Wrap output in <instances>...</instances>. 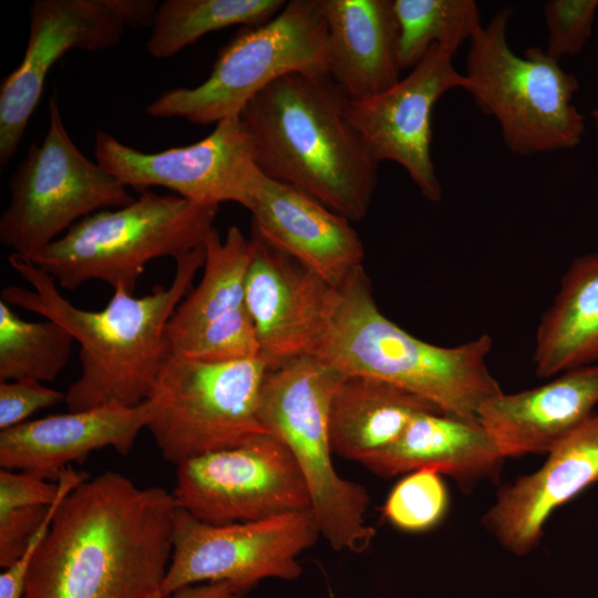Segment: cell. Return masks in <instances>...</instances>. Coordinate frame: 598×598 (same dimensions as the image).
Returning a JSON list of instances; mask_svg holds the SVG:
<instances>
[{"instance_id": "cell-1", "label": "cell", "mask_w": 598, "mask_h": 598, "mask_svg": "<svg viewBox=\"0 0 598 598\" xmlns=\"http://www.w3.org/2000/svg\"><path fill=\"white\" fill-rule=\"evenodd\" d=\"M173 493L105 472L59 505L23 598H153L172 556Z\"/></svg>"}, {"instance_id": "cell-2", "label": "cell", "mask_w": 598, "mask_h": 598, "mask_svg": "<svg viewBox=\"0 0 598 598\" xmlns=\"http://www.w3.org/2000/svg\"><path fill=\"white\" fill-rule=\"evenodd\" d=\"M175 261V275L167 287L156 285L142 297L116 288L102 310L91 311L64 298L55 279L32 260L13 252L8 256L10 267L30 288L7 286L1 299L59 322L80 344L81 374L65 393L69 411L107 403L133 408L151 396L168 353L167 323L204 266L205 246L179 255Z\"/></svg>"}, {"instance_id": "cell-3", "label": "cell", "mask_w": 598, "mask_h": 598, "mask_svg": "<svg viewBox=\"0 0 598 598\" xmlns=\"http://www.w3.org/2000/svg\"><path fill=\"white\" fill-rule=\"evenodd\" d=\"M348 97L328 74L289 73L240 113L259 169L350 221L369 212L377 163L347 116Z\"/></svg>"}, {"instance_id": "cell-4", "label": "cell", "mask_w": 598, "mask_h": 598, "mask_svg": "<svg viewBox=\"0 0 598 598\" xmlns=\"http://www.w3.org/2000/svg\"><path fill=\"white\" fill-rule=\"evenodd\" d=\"M488 334L455 347L420 340L378 308L363 270L341 287L313 357L342 375L380 379L417 394L444 413L477 419L482 405L502 393L486 365Z\"/></svg>"}, {"instance_id": "cell-5", "label": "cell", "mask_w": 598, "mask_h": 598, "mask_svg": "<svg viewBox=\"0 0 598 598\" xmlns=\"http://www.w3.org/2000/svg\"><path fill=\"white\" fill-rule=\"evenodd\" d=\"M344 378L317 357H300L268 369L259 417L266 431L286 444L307 485L320 535L334 550L361 553L375 529L367 523L370 496L333 465L329 411Z\"/></svg>"}, {"instance_id": "cell-6", "label": "cell", "mask_w": 598, "mask_h": 598, "mask_svg": "<svg viewBox=\"0 0 598 598\" xmlns=\"http://www.w3.org/2000/svg\"><path fill=\"white\" fill-rule=\"evenodd\" d=\"M218 208L146 190L126 206L84 217L30 260L70 291L101 280L134 295L150 261L204 245Z\"/></svg>"}, {"instance_id": "cell-7", "label": "cell", "mask_w": 598, "mask_h": 598, "mask_svg": "<svg viewBox=\"0 0 598 598\" xmlns=\"http://www.w3.org/2000/svg\"><path fill=\"white\" fill-rule=\"evenodd\" d=\"M511 16V8L497 11L470 41L463 90L497 121L512 153L532 156L573 148L586 128L573 104L578 81L540 48L516 54L507 40Z\"/></svg>"}, {"instance_id": "cell-8", "label": "cell", "mask_w": 598, "mask_h": 598, "mask_svg": "<svg viewBox=\"0 0 598 598\" xmlns=\"http://www.w3.org/2000/svg\"><path fill=\"white\" fill-rule=\"evenodd\" d=\"M297 72L328 74L327 25L320 0L287 1L269 21L244 27L220 49L204 82L162 93L146 113L217 124L240 115L260 91Z\"/></svg>"}, {"instance_id": "cell-9", "label": "cell", "mask_w": 598, "mask_h": 598, "mask_svg": "<svg viewBox=\"0 0 598 598\" xmlns=\"http://www.w3.org/2000/svg\"><path fill=\"white\" fill-rule=\"evenodd\" d=\"M268 369L260 355L206 361L167 353L146 426L164 460L178 466L268 433L259 417Z\"/></svg>"}, {"instance_id": "cell-10", "label": "cell", "mask_w": 598, "mask_h": 598, "mask_svg": "<svg viewBox=\"0 0 598 598\" xmlns=\"http://www.w3.org/2000/svg\"><path fill=\"white\" fill-rule=\"evenodd\" d=\"M9 187L10 200L0 218V241L29 259L84 217L135 199L125 185L73 143L55 96L49 102V125L42 143L30 145Z\"/></svg>"}, {"instance_id": "cell-11", "label": "cell", "mask_w": 598, "mask_h": 598, "mask_svg": "<svg viewBox=\"0 0 598 598\" xmlns=\"http://www.w3.org/2000/svg\"><path fill=\"white\" fill-rule=\"evenodd\" d=\"M312 511L214 525L177 506L162 595L203 582H227L246 595L266 579L296 580L299 557L319 539Z\"/></svg>"}, {"instance_id": "cell-12", "label": "cell", "mask_w": 598, "mask_h": 598, "mask_svg": "<svg viewBox=\"0 0 598 598\" xmlns=\"http://www.w3.org/2000/svg\"><path fill=\"white\" fill-rule=\"evenodd\" d=\"M154 0H35L20 64L0 86V165L14 156L54 63L70 50L103 51L152 27Z\"/></svg>"}, {"instance_id": "cell-13", "label": "cell", "mask_w": 598, "mask_h": 598, "mask_svg": "<svg viewBox=\"0 0 598 598\" xmlns=\"http://www.w3.org/2000/svg\"><path fill=\"white\" fill-rule=\"evenodd\" d=\"M173 495L179 508L214 525L311 509L292 454L270 433L179 464Z\"/></svg>"}, {"instance_id": "cell-14", "label": "cell", "mask_w": 598, "mask_h": 598, "mask_svg": "<svg viewBox=\"0 0 598 598\" xmlns=\"http://www.w3.org/2000/svg\"><path fill=\"white\" fill-rule=\"evenodd\" d=\"M94 155L102 168L141 194L159 186L215 205L233 202L248 208L261 175L252 138L239 115L218 122L194 144L156 153L137 151L96 130Z\"/></svg>"}, {"instance_id": "cell-15", "label": "cell", "mask_w": 598, "mask_h": 598, "mask_svg": "<svg viewBox=\"0 0 598 598\" xmlns=\"http://www.w3.org/2000/svg\"><path fill=\"white\" fill-rule=\"evenodd\" d=\"M454 55L450 49L433 44L393 86L347 103V116L370 156L377 163L392 161L401 165L432 203L442 198L431 154L432 111L446 92L464 86V75L453 63Z\"/></svg>"}, {"instance_id": "cell-16", "label": "cell", "mask_w": 598, "mask_h": 598, "mask_svg": "<svg viewBox=\"0 0 598 598\" xmlns=\"http://www.w3.org/2000/svg\"><path fill=\"white\" fill-rule=\"evenodd\" d=\"M204 246L202 279L167 323V352L206 361L259 355L246 302L250 238H245L237 226H231L221 239L214 228Z\"/></svg>"}, {"instance_id": "cell-17", "label": "cell", "mask_w": 598, "mask_h": 598, "mask_svg": "<svg viewBox=\"0 0 598 598\" xmlns=\"http://www.w3.org/2000/svg\"><path fill=\"white\" fill-rule=\"evenodd\" d=\"M246 302L259 355L269 369L313 357L328 328L338 288L268 243L251 227Z\"/></svg>"}, {"instance_id": "cell-18", "label": "cell", "mask_w": 598, "mask_h": 598, "mask_svg": "<svg viewBox=\"0 0 598 598\" xmlns=\"http://www.w3.org/2000/svg\"><path fill=\"white\" fill-rule=\"evenodd\" d=\"M268 243L339 288L362 269L364 249L351 221L262 172L248 208Z\"/></svg>"}, {"instance_id": "cell-19", "label": "cell", "mask_w": 598, "mask_h": 598, "mask_svg": "<svg viewBox=\"0 0 598 598\" xmlns=\"http://www.w3.org/2000/svg\"><path fill=\"white\" fill-rule=\"evenodd\" d=\"M154 411V401L147 399L133 408L107 403L25 421L0 432V466L49 481L104 447L126 455Z\"/></svg>"}, {"instance_id": "cell-20", "label": "cell", "mask_w": 598, "mask_h": 598, "mask_svg": "<svg viewBox=\"0 0 598 598\" xmlns=\"http://www.w3.org/2000/svg\"><path fill=\"white\" fill-rule=\"evenodd\" d=\"M598 482V414L592 413L549 452L536 472L499 489L483 523L508 551L525 555L551 513Z\"/></svg>"}, {"instance_id": "cell-21", "label": "cell", "mask_w": 598, "mask_h": 598, "mask_svg": "<svg viewBox=\"0 0 598 598\" xmlns=\"http://www.w3.org/2000/svg\"><path fill=\"white\" fill-rule=\"evenodd\" d=\"M598 403V364L563 372L546 384L501 393L485 402L477 420L505 457L548 453Z\"/></svg>"}, {"instance_id": "cell-22", "label": "cell", "mask_w": 598, "mask_h": 598, "mask_svg": "<svg viewBox=\"0 0 598 598\" xmlns=\"http://www.w3.org/2000/svg\"><path fill=\"white\" fill-rule=\"evenodd\" d=\"M328 74L349 100L378 95L401 80L393 0H320Z\"/></svg>"}, {"instance_id": "cell-23", "label": "cell", "mask_w": 598, "mask_h": 598, "mask_svg": "<svg viewBox=\"0 0 598 598\" xmlns=\"http://www.w3.org/2000/svg\"><path fill=\"white\" fill-rule=\"evenodd\" d=\"M505 458L477 419L430 411L414 416L392 445L362 465L382 477L429 470L471 485L496 478Z\"/></svg>"}, {"instance_id": "cell-24", "label": "cell", "mask_w": 598, "mask_h": 598, "mask_svg": "<svg viewBox=\"0 0 598 598\" xmlns=\"http://www.w3.org/2000/svg\"><path fill=\"white\" fill-rule=\"evenodd\" d=\"M440 411L435 404L390 382L364 375L344 377L329 411L332 451L363 464L392 445L414 416Z\"/></svg>"}, {"instance_id": "cell-25", "label": "cell", "mask_w": 598, "mask_h": 598, "mask_svg": "<svg viewBox=\"0 0 598 598\" xmlns=\"http://www.w3.org/2000/svg\"><path fill=\"white\" fill-rule=\"evenodd\" d=\"M598 360V252L568 268L536 331L533 363L539 378Z\"/></svg>"}, {"instance_id": "cell-26", "label": "cell", "mask_w": 598, "mask_h": 598, "mask_svg": "<svg viewBox=\"0 0 598 598\" xmlns=\"http://www.w3.org/2000/svg\"><path fill=\"white\" fill-rule=\"evenodd\" d=\"M283 0H165L157 4L146 51L167 59L207 33L243 24L265 23L286 6Z\"/></svg>"}, {"instance_id": "cell-27", "label": "cell", "mask_w": 598, "mask_h": 598, "mask_svg": "<svg viewBox=\"0 0 598 598\" xmlns=\"http://www.w3.org/2000/svg\"><path fill=\"white\" fill-rule=\"evenodd\" d=\"M74 341L59 322L27 321L0 299V381H53L69 362Z\"/></svg>"}, {"instance_id": "cell-28", "label": "cell", "mask_w": 598, "mask_h": 598, "mask_svg": "<svg viewBox=\"0 0 598 598\" xmlns=\"http://www.w3.org/2000/svg\"><path fill=\"white\" fill-rule=\"evenodd\" d=\"M399 24V63L413 69L433 44L456 54L483 27L473 0H393Z\"/></svg>"}, {"instance_id": "cell-29", "label": "cell", "mask_w": 598, "mask_h": 598, "mask_svg": "<svg viewBox=\"0 0 598 598\" xmlns=\"http://www.w3.org/2000/svg\"><path fill=\"white\" fill-rule=\"evenodd\" d=\"M59 495V483L33 474L0 470V566L25 551Z\"/></svg>"}, {"instance_id": "cell-30", "label": "cell", "mask_w": 598, "mask_h": 598, "mask_svg": "<svg viewBox=\"0 0 598 598\" xmlns=\"http://www.w3.org/2000/svg\"><path fill=\"white\" fill-rule=\"evenodd\" d=\"M447 506L448 495L441 474L421 470L396 483L383 505V515L403 532L420 533L437 525Z\"/></svg>"}, {"instance_id": "cell-31", "label": "cell", "mask_w": 598, "mask_h": 598, "mask_svg": "<svg viewBox=\"0 0 598 598\" xmlns=\"http://www.w3.org/2000/svg\"><path fill=\"white\" fill-rule=\"evenodd\" d=\"M598 0H550L544 6L546 53L555 60L576 55L589 40Z\"/></svg>"}, {"instance_id": "cell-32", "label": "cell", "mask_w": 598, "mask_h": 598, "mask_svg": "<svg viewBox=\"0 0 598 598\" xmlns=\"http://www.w3.org/2000/svg\"><path fill=\"white\" fill-rule=\"evenodd\" d=\"M65 401V393L32 380L0 381V430L17 426L39 410Z\"/></svg>"}, {"instance_id": "cell-33", "label": "cell", "mask_w": 598, "mask_h": 598, "mask_svg": "<svg viewBox=\"0 0 598 598\" xmlns=\"http://www.w3.org/2000/svg\"><path fill=\"white\" fill-rule=\"evenodd\" d=\"M65 497L64 493H59L56 499L50 506L49 513L38 529L35 535L31 538L23 555L18 558L13 564L3 568L0 574V598H23L28 578V571L33 558V555L42 542L43 537L48 533L52 523L53 516Z\"/></svg>"}, {"instance_id": "cell-34", "label": "cell", "mask_w": 598, "mask_h": 598, "mask_svg": "<svg viewBox=\"0 0 598 598\" xmlns=\"http://www.w3.org/2000/svg\"><path fill=\"white\" fill-rule=\"evenodd\" d=\"M235 587L227 582H203L183 587L169 595L153 598H244Z\"/></svg>"}, {"instance_id": "cell-35", "label": "cell", "mask_w": 598, "mask_h": 598, "mask_svg": "<svg viewBox=\"0 0 598 598\" xmlns=\"http://www.w3.org/2000/svg\"><path fill=\"white\" fill-rule=\"evenodd\" d=\"M591 116H592V120H594L596 126L598 127V107L595 109V110L591 112Z\"/></svg>"}]
</instances>
